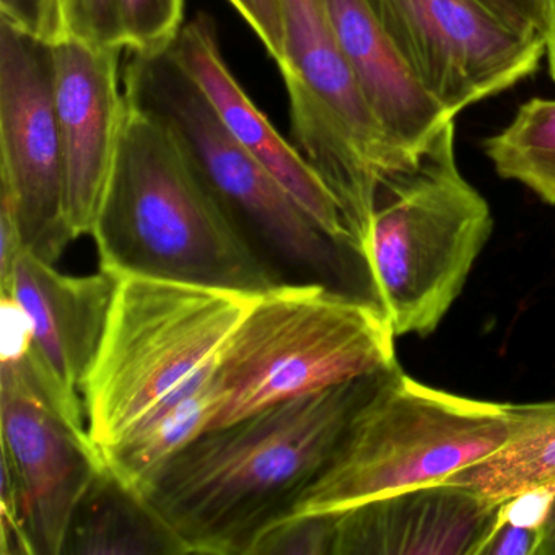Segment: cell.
Wrapping results in <instances>:
<instances>
[{
	"mask_svg": "<svg viewBox=\"0 0 555 555\" xmlns=\"http://www.w3.org/2000/svg\"><path fill=\"white\" fill-rule=\"evenodd\" d=\"M388 372L210 428L155 470L141 493L186 554L246 555L320 476Z\"/></svg>",
	"mask_w": 555,
	"mask_h": 555,
	"instance_id": "6da1fadb",
	"label": "cell"
},
{
	"mask_svg": "<svg viewBox=\"0 0 555 555\" xmlns=\"http://www.w3.org/2000/svg\"><path fill=\"white\" fill-rule=\"evenodd\" d=\"M100 269L262 295L284 284L177 139L128 105L92 232Z\"/></svg>",
	"mask_w": 555,
	"mask_h": 555,
	"instance_id": "7a4b0ae2",
	"label": "cell"
},
{
	"mask_svg": "<svg viewBox=\"0 0 555 555\" xmlns=\"http://www.w3.org/2000/svg\"><path fill=\"white\" fill-rule=\"evenodd\" d=\"M492 229L489 203L457 167L454 119L383 175L360 261L396 337L437 330Z\"/></svg>",
	"mask_w": 555,
	"mask_h": 555,
	"instance_id": "3957f363",
	"label": "cell"
},
{
	"mask_svg": "<svg viewBox=\"0 0 555 555\" xmlns=\"http://www.w3.org/2000/svg\"><path fill=\"white\" fill-rule=\"evenodd\" d=\"M535 414L531 404L479 401L389 370L362 405L320 476L291 515L333 513L450 479L508 443Z\"/></svg>",
	"mask_w": 555,
	"mask_h": 555,
	"instance_id": "277c9868",
	"label": "cell"
},
{
	"mask_svg": "<svg viewBox=\"0 0 555 555\" xmlns=\"http://www.w3.org/2000/svg\"><path fill=\"white\" fill-rule=\"evenodd\" d=\"M395 340L370 298L321 282H284L259 295L217 359L223 408L212 428L396 369Z\"/></svg>",
	"mask_w": 555,
	"mask_h": 555,
	"instance_id": "5b68a950",
	"label": "cell"
},
{
	"mask_svg": "<svg viewBox=\"0 0 555 555\" xmlns=\"http://www.w3.org/2000/svg\"><path fill=\"white\" fill-rule=\"evenodd\" d=\"M259 295L162 279L118 278L102 343L82 386L87 430L125 437L216 362Z\"/></svg>",
	"mask_w": 555,
	"mask_h": 555,
	"instance_id": "8992f818",
	"label": "cell"
},
{
	"mask_svg": "<svg viewBox=\"0 0 555 555\" xmlns=\"http://www.w3.org/2000/svg\"><path fill=\"white\" fill-rule=\"evenodd\" d=\"M129 106L171 132L197 173L245 230L285 264L337 288L346 246L327 236L284 186L230 134L170 48L131 53L122 74Z\"/></svg>",
	"mask_w": 555,
	"mask_h": 555,
	"instance_id": "52a82bcc",
	"label": "cell"
},
{
	"mask_svg": "<svg viewBox=\"0 0 555 555\" xmlns=\"http://www.w3.org/2000/svg\"><path fill=\"white\" fill-rule=\"evenodd\" d=\"M281 14L292 134L339 203L360 258L383 175L411 158L392 151L370 112L323 0H281Z\"/></svg>",
	"mask_w": 555,
	"mask_h": 555,
	"instance_id": "ba28073f",
	"label": "cell"
},
{
	"mask_svg": "<svg viewBox=\"0 0 555 555\" xmlns=\"http://www.w3.org/2000/svg\"><path fill=\"white\" fill-rule=\"evenodd\" d=\"M2 555H63L74 515L103 467L86 415L34 352L0 363Z\"/></svg>",
	"mask_w": 555,
	"mask_h": 555,
	"instance_id": "9c48e42d",
	"label": "cell"
},
{
	"mask_svg": "<svg viewBox=\"0 0 555 555\" xmlns=\"http://www.w3.org/2000/svg\"><path fill=\"white\" fill-rule=\"evenodd\" d=\"M0 204L25 249L56 264L74 242L56 108L54 44L0 18Z\"/></svg>",
	"mask_w": 555,
	"mask_h": 555,
	"instance_id": "30bf717a",
	"label": "cell"
},
{
	"mask_svg": "<svg viewBox=\"0 0 555 555\" xmlns=\"http://www.w3.org/2000/svg\"><path fill=\"white\" fill-rule=\"evenodd\" d=\"M421 86L453 116L538 73L545 40L525 37L477 0H365Z\"/></svg>",
	"mask_w": 555,
	"mask_h": 555,
	"instance_id": "8fae6325",
	"label": "cell"
},
{
	"mask_svg": "<svg viewBox=\"0 0 555 555\" xmlns=\"http://www.w3.org/2000/svg\"><path fill=\"white\" fill-rule=\"evenodd\" d=\"M119 53L66 38L54 44L56 108L74 240L92 235L121 141L128 102Z\"/></svg>",
	"mask_w": 555,
	"mask_h": 555,
	"instance_id": "7c38bea8",
	"label": "cell"
},
{
	"mask_svg": "<svg viewBox=\"0 0 555 555\" xmlns=\"http://www.w3.org/2000/svg\"><path fill=\"white\" fill-rule=\"evenodd\" d=\"M505 503L440 482L334 513L333 555H476Z\"/></svg>",
	"mask_w": 555,
	"mask_h": 555,
	"instance_id": "4fadbf2b",
	"label": "cell"
},
{
	"mask_svg": "<svg viewBox=\"0 0 555 555\" xmlns=\"http://www.w3.org/2000/svg\"><path fill=\"white\" fill-rule=\"evenodd\" d=\"M170 50L203 89L236 142L287 190L327 236L352 251L339 203L323 178L298 149L281 138L230 73L220 53L216 22L204 14L188 22Z\"/></svg>",
	"mask_w": 555,
	"mask_h": 555,
	"instance_id": "5bb4252c",
	"label": "cell"
},
{
	"mask_svg": "<svg viewBox=\"0 0 555 555\" xmlns=\"http://www.w3.org/2000/svg\"><path fill=\"white\" fill-rule=\"evenodd\" d=\"M118 278L100 269L92 275L57 271L24 249L0 294L21 301L34 327L35 359L73 404L83 408L87 373L95 359L112 310Z\"/></svg>",
	"mask_w": 555,
	"mask_h": 555,
	"instance_id": "9a60e30c",
	"label": "cell"
},
{
	"mask_svg": "<svg viewBox=\"0 0 555 555\" xmlns=\"http://www.w3.org/2000/svg\"><path fill=\"white\" fill-rule=\"evenodd\" d=\"M370 112L392 151L412 158L456 116L408 69L365 0H323Z\"/></svg>",
	"mask_w": 555,
	"mask_h": 555,
	"instance_id": "2e32d148",
	"label": "cell"
},
{
	"mask_svg": "<svg viewBox=\"0 0 555 555\" xmlns=\"http://www.w3.org/2000/svg\"><path fill=\"white\" fill-rule=\"evenodd\" d=\"M217 360L158 405L112 447L100 450L105 466L141 492L149 477L178 451L210 430L223 408Z\"/></svg>",
	"mask_w": 555,
	"mask_h": 555,
	"instance_id": "e0dca14e",
	"label": "cell"
},
{
	"mask_svg": "<svg viewBox=\"0 0 555 555\" xmlns=\"http://www.w3.org/2000/svg\"><path fill=\"white\" fill-rule=\"evenodd\" d=\"M64 554H186V548L144 495L105 466L74 515Z\"/></svg>",
	"mask_w": 555,
	"mask_h": 555,
	"instance_id": "ac0fdd59",
	"label": "cell"
},
{
	"mask_svg": "<svg viewBox=\"0 0 555 555\" xmlns=\"http://www.w3.org/2000/svg\"><path fill=\"white\" fill-rule=\"evenodd\" d=\"M67 38L129 53L167 50L184 25V0H61Z\"/></svg>",
	"mask_w": 555,
	"mask_h": 555,
	"instance_id": "d6986e66",
	"label": "cell"
},
{
	"mask_svg": "<svg viewBox=\"0 0 555 555\" xmlns=\"http://www.w3.org/2000/svg\"><path fill=\"white\" fill-rule=\"evenodd\" d=\"M444 482L463 483L496 503L555 492V399L538 402L525 430Z\"/></svg>",
	"mask_w": 555,
	"mask_h": 555,
	"instance_id": "ffe728a7",
	"label": "cell"
},
{
	"mask_svg": "<svg viewBox=\"0 0 555 555\" xmlns=\"http://www.w3.org/2000/svg\"><path fill=\"white\" fill-rule=\"evenodd\" d=\"M483 152L500 178L555 206V100L522 103L508 126L483 141Z\"/></svg>",
	"mask_w": 555,
	"mask_h": 555,
	"instance_id": "44dd1931",
	"label": "cell"
},
{
	"mask_svg": "<svg viewBox=\"0 0 555 555\" xmlns=\"http://www.w3.org/2000/svg\"><path fill=\"white\" fill-rule=\"evenodd\" d=\"M334 513L291 515L266 526L246 555H333Z\"/></svg>",
	"mask_w": 555,
	"mask_h": 555,
	"instance_id": "7402d4cb",
	"label": "cell"
},
{
	"mask_svg": "<svg viewBox=\"0 0 555 555\" xmlns=\"http://www.w3.org/2000/svg\"><path fill=\"white\" fill-rule=\"evenodd\" d=\"M0 18L47 43L67 38L61 0H0Z\"/></svg>",
	"mask_w": 555,
	"mask_h": 555,
	"instance_id": "603a6c76",
	"label": "cell"
},
{
	"mask_svg": "<svg viewBox=\"0 0 555 555\" xmlns=\"http://www.w3.org/2000/svg\"><path fill=\"white\" fill-rule=\"evenodd\" d=\"M541 545V522L512 515L505 503L499 521L476 555H539Z\"/></svg>",
	"mask_w": 555,
	"mask_h": 555,
	"instance_id": "cb8c5ba5",
	"label": "cell"
},
{
	"mask_svg": "<svg viewBox=\"0 0 555 555\" xmlns=\"http://www.w3.org/2000/svg\"><path fill=\"white\" fill-rule=\"evenodd\" d=\"M243 21L264 44L269 56L279 63L284 54L281 0H229Z\"/></svg>",
	"mask_w": 555,
	"mask_h": 555,
	"instance_id": "d4e9b609",
	"label": "cell"
},
{
	"mask_svg": "<svg viewBox=\"0 0 555 555\" xmlns=\"http://www.w3.org/2000/svg\"><path fill=\"white\" fill-rule=\"evenodd\" d=\"M477 2L516 34L545 38L547 0H477Z\"/></svg>",
	"mask_w": 555,
	"mask_h": 555,
	"instance_id": "484cf974",
	"label": "cell"
},
{
	"mask_svg": "<svg viewBox=\"0 0 555 555\" xmlns=\"http://www.w3.org/2000/svg\"><path fill=\"white\" fill-rule=\"evenodd\" d=\"M25 246L11 210L0 204V282L8 281Z\"/></svg>",
	"mask_w": 555,
	"mask_h": 555,
	"instance_id": "4316f807",
	"label": "cell"
},
{
	"mask_svg": "<svg viewBox=\"0 0 555 555\" xmlns=\"http://www.w3.org/2000/svg\"><path fill=\"white\" fill-rule=\"evenodd\" d=\"M542 545L539 555H555V492L548 493L541 518Z\"/></svg>",
	"mask_w": 555,
	"mask_h": 555,
	"instance_id": "83f0119b",
	"label": "cell"
},
{
	"mask_svg": "<svg viewBox=\"0 0 555 555\" xmlns=\"http://www.w3.org/2000/svg\"><path fill=\"white\" fill-rule=\"evenodd\" d=\"M544 40L548 76L555 82V0H547V31Z\"/></svg>",
	"mask_w": 555,
	"mask_h": 555,
	"instance_id": "f1b7e54d",
	"label": "cell"
}]
</instances>
